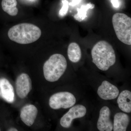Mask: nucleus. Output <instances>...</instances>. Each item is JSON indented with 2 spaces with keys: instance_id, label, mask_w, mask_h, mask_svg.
Masks as SVG:
<instances>
[{
  "instance_id": "1",
  "label": "nucleus",
  "mask_w": 131,
  "mask_h": 131,
  "mask_svg": "<svg viewBox=\"0 0 131 131\" xmlns=\"http://www.w3.org/2000/svg\"><path fill=\"white\" fill-rule=\"evenodd\" d=\"M93 62L101 70L105 71L115 63L116 56L112 46L104 40L99 41L91 51Z\"/></svg>"
},
{
  "instance_id": "2",
  "label": "nucleus",
  "mask_w": 131,
  "mask_h": 131,
  "mask_svg": "<svg viewBox=\"0 0 131 131\" xmlns=\"http://www.w3.org/2000/svg\"><path fill=\"white\" fill-rule=\"evenodd\" d=\"M41 30L37 26L31 24L23 23L11 27L8 36L12 41L20 44H28L35 42L40 38Z\"/></svg>"
},
{
  "instance_id": "3",
  "label": "nucleus",
  "mask_w": 131,
  "mask_h": 131,
  "mask_svg": "<svg viewBox=\"0 0 131 131\" xmlns=\"http://www.w3.org/2000/svg\"><path fill=\"white\" fill-rule=\"evenodd\" d=\"M67 67L66 59L62 55L56 54L52 55L44 64V76L48 81H57L65 72Z\"/></svg>"
},
{
  "instance_id": "4",
  "label": "nucleus",
  "mask_w": 131,
  "mask_h": 131,
  "mask_svg": "<svg viewBox=\"0 0 131 131\" xmlns=\"http://www.w3.org/2000/svg\"><path fill=\"white\" fill-rule=\"evenodd\" d=\"M112 23L118 39L122 43L131 45V18L126 14L117 13L114 15Z\"/></svg>"
},
{
  "instance_id": "5",
  "label": "nucleus",
  "mask_w": 131,
  "mask_h": 131,
  "mask_svg": "<svg viewBox=\"0 0 131 131\" xmlns=\"http://www.w3.org/2000/svg\"><path fill=\"white\" fill-rule=\"evenodd\" d=\"M76 102L74 95L69 92H61L52 95L49 101V106L52 109L68 108L72 107Z\"/></svg>"
},
{
  "instance_id": "6",
  "label": "nucleus",
  "mask_w": 131,
  "mask_h": 131,
  "mask_svg": "<svg viewBox=\"0 0 131 131\" xmlns=\"http://www.w3.org/2000/svg\"><path fill=\"white\" fill-rule=\"evenodd\" d=\"M86 112V108L82 105H78L72 106L60 120L61 126L66 128L70 127L73 119L84 117Z\"/></svg>"
},
{
  "instance_id": "7",
  "label": "nucleus",
  "mask_w": 131,
  "mask_h": 131,
  "mask_svg": "<svg viewBox=\"0 0 131 131\" xmlns=\"http://www.w3.org/2000/svg\"><path fill=\"white\" fill-rule=\"evenodd\" d=\"M16 94L20 98H26L32 89V82L28 74L22 73L16 78L15 83Z\"/></svg>"
},
{
  "instance_id": "8",
  "label": "nucleus",
  "mask_w": 131,
  "mask_h": 131,
  "mask_svg": "<svg viewBox=\"0 0 131 131\" xmlns=\"http://www.w3.org/2000/svg\"><path fill=\"white\" fill-rule=\"evenodd\" d=\"M97 94L101 99L105 100H110L118 97L119 91L116 86L107 81H104L98 88Z\"/></svg>"
},
{
  "instance_id": "9",
  "label": "nucleus",
  "mask_w": 131,
  "mask_h": 131,
  "mask_svg": "<svg viewBox=\"0 0 131 131\" xmlns=\"http://www.w3.org/2000/svg\"><path fill=\"white\" fill-rule=\"evenodd\" d=\"M110 110L107 106H105L101 108L97 123L98 130L100 131H111L113 125L110 119Z\"/></svg>"
},
{
  "instance_id": "10",
  "label": "nucleus",
  "mask_w": 131,
  "mask_h": 131,
  "mask_svg": "<svg viewBox=\"0 0 131 131\" xmlns=\"http://www.w3.org/2000/svg\"><path fill=\"white\" fill-rule=\"evenodd\" d=\"M38 113L37 108L35 106L26 105L22 107L20 111V119L27 126H31L35 122Z\"/></svg>"
},
{
  "instance_id": "11",
  "label": "nucleus",
  "mask_w": 131,
  "mask_h": 131,
  "mask_svg": "<svg viewBox=\"0 0 131 131\" xmlns=\"http://www.w3.org/2000/svg\"><path fill=\"white\" fill-rule=\"evenodd\" d=\"M0 92L3 98L8 103L14 100L13 88L9 81L5 78L0 79Z\"/></svg>"
},
{
  "instance_id": "12",
  "label": "nucleus",
  "mask_w": 131,
  "mask_h": 131,
  "mask_svg": "<svg viewBox=\"0 0 131 131\" xmlns=\"http://www.w3.org/2000/svg\"><path fill=\"white\" fill-rule=\"evenodd\" d=\"M130 122L128 115L125 113H118L115 115L113 130L114 131H126Z\"/></svg>"
},
{
  "instance_id": "13",
  "label": "nucleus",
  "mask_w": 131,
  "mask_h": 131,
  "mask_svg": "<svg viewBox=\"0 0 131 131\" xmlns=\"http://www.w3.org/2000/svg\"><path fill=\"white\" fill-rule=\"evenodd\" d=\"M118 97L117 103L119 107L124 112H131V93L128 90L122 91Z\"/></svg>"
},
{
  "instance_id": "14",
  "label": "nucleus",
  "mask_w": 131,
  "mask_h": 131,
  "mask_svg": "<svg viewBox=\"0 0 131 131\" xmlns=\"http://www.w3.org/2000/svg\"><path fill=\"white\" fill-rule=\"evenodd\" d=\"M68 58L71 62L77 63L81 58V51L79 45L75 42L71 43L68 49Z\"/></svg>"
},
{
  "instance_id": "15",
  "label": "nucleus",
  "mask_w": 131,
  "mask_h": 131,
  "mask_svg": "<svg viewBox=\"0 0 131 131\" xmlns=\"http://www.w3.org/2000/svg\"><path fill=\"white\" fill-rule=\"evenodd\" d=\"M17 5L16 0H2L1 3L2 10L12 16H16L18 14Z\"/></svg>"
},
{
  "instance_id": "16",
  "label": "nucleus",
  "mask_w": 131,
  "mask_h": 131,
  "mask_svg": "<svg viewBox=\"0 0 131 131\" xmlns=\"http://www.w3.org/2000/svg\"><path fill=\"white\" fill-rule=\"evenodd\" d=\"M95 5L91 3L82 5L80 8H78L77 13L74 15V18L78 21H83L87 17V12L89 9H93Z\"/></svg>"
},
{
  "instance_id": "17",
  "label": "nucleus",
  "mask_w": 131,
  "mask_h": 131,
  "mask_svg": "<svg viewBox=\"0 0 131 131\" xmlns=\"http://www.w3.org/2000/svg\"><path fill=\"white\" fill-rule=\"evenodd\" d=\"M63 6L59 12V16L61 17L65 16L68 13L69 8V2L68 0H62Z\"/></svg>"
},
{
  "instance_id": "18",
  "label": "nucleus",
  "mask_w": 131,
  "mask_h": 131,
  "mask_svg": "<svg viewBox=\"0 0 131 131\" xmlns=\"http://www.w3.org/2000/svg\"><path fill=\"white\" fill-rule=\"evenodd\" d=\"M71 2L69 3V5L72 6H74L80 4L82 0H71Z\"/></svg>"
},
{
  "instance_id": "19",
  "label": "nucleus",
  "mask_w": 131,
  "mask_h": 131,
  "mask_svg": "<svg viewBox=\"0 0 131 131\" xmlns=\"http://www.w3.org/2000/svg\"><path fill=\"white\" fill-rule=\"evenodd\" d=\"M113 6L115 8H118L119 7V2L118 0H111Z\"/></svg>"
},
{
  "instance_id": "20",
  "label": "nucleus",
  "mask_w": 131,
  "mask_h": 131,
  "mask_svg": "<svg viewBox=\"0 0 131 131\" xmlns=\"http://www.w3.org/2000/svg\"><path fill=\"white\" fill-rule=\"evenodd\" d=\"M8 131H17L18 130L17 129H15L14 128H11L8 130Z\"/></svg>"
},
{
  "instance_id": "21",
  "label": "nucleus",
  "mask_w": 131,
  "mask_h": 131,
  "mask_svg": "<svg viewBox=\"0 0 131 131\" xmlns=\"http://www.w3.org/2000/svg\"><path fill=\"white\" fill-rule=\"evenodd\" d=\"M1 92H0V96H1Z\"/></svg>"
},
{
  "instance_id": "22",
  "label": "nucleus",
  "mask_w": 131,
  "mask_h": 131,
  "mask_svg": "<svg viewBox=\"0 0 131 131\" xmlns=\"http://www.w3.org/2000/svg\"><path fill=\"white\" fill-rule=\"evenodd\" d=\"M1 129H0V131H1Z\"/></svg>"
}]
</instances>
